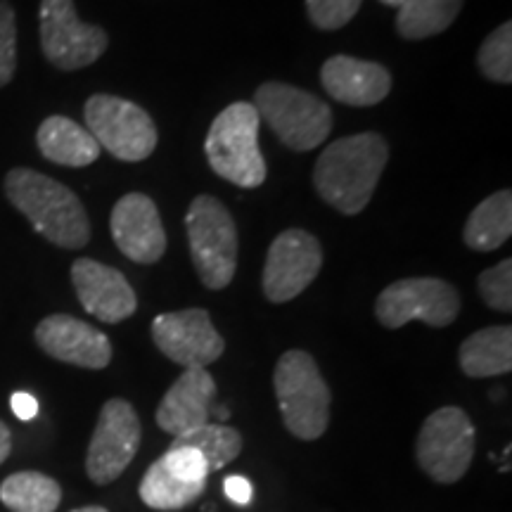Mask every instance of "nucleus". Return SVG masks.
<instances>
[{"label":"nucleus","instance_id":"1","mask_svg":"<svg viewBox=\"0 0 512 512\" xmlns=\"http://www.w3.org/2000/svg\"><path fill=\"white\" fill-rule=\"evenodd\" d=\"M387 162L389 145L380 133L366 131L339 138L318 157L313 185L330 207L356 216L368 207Z\"/></svg>","mask_w":512,"mask_h":512},{"label":"nucleus","instance_id":"2","mask_svg":"<svg viewBox=\"0 0 512 512\" xmlns=\"http://www.w3.org/2000/svg\"><path fill=\"white\" fill-rule=\"evenodd\" d=\"M5 195L36 233L53 245L81 249L91 242V221L81 200L55 178L34 169H12L5 176Z\"/></svg>","mask_w":512,"mask_h":512},{"label":"nucleus","instance_id":"3","mask_svg":"<svg viewBox=\"0 0 512 512\" xmlns=\"http://www.w3.org/2000/svg\"><path fill=\"white\" fill-rule=\"evenodd\" d=\"M273 387L287 432L316 441L328 430L332 394L318 363L302 349L285 351L273 370Z\"/></svg>","mask_w":512,"mask_h":512},{"label":"nucleus","instance_id":"4","mask_svg":"<svg viewBox=\"0 0 512 512\" xmlns=\"http://www.w3.org/2000/svg\"><path fill=\"white\" fill-rule=\"evenodd\" d=\"M204 152L214 174L228 183L240 188L264 185L268 171L259 150V112L252 102H233L211 121Z\"/></svg>","mask_w":512,"mask_h":512},{"label":"nucleus","instance_id":"5","mask_svg":"<svg viewBox=\"0 0 512 512\" xmlns=\"http://www.w3.org/2000/svg\"><path fill=\"white\" fill-rule=\"evenodd\" d=\"M185 230L202 285L223 290L233 283L238 271V228L226 204L211 195L195 197L185 214Z\"/></svg>","mask_w":512,"mask_h":512},{"label":"nucleus","instance_id":"6","mask_svg":"<svg viewBox=\"0 0 512 512\" xmlns=\"http://www.w3.org/2000/svg\"><path fill=\"white\" fill-rule=\"evenodd\" d=\"M254 107L273 128L280 143L294 152H309L323 145L332 131V110L318 95L290 83L266 81L256 88Z\"/></svg>","mask_w":512,"mask_h":512},{"label":"nucleus","instance_id":"7","mask_svg":"<svg viewBox=\"0 0 512 512\" xmlns=\"http://www.w3.org/2000/svg\"><path fill=\"white\" fill-rule=\"evenodd\" d=\"M475 425L458 406H444L422 422L415 456L420 470L439 484H456L475 458Z\"/></svg>","mask_w":512,"mask_h":512},{"label":"nucleus","instance_id":"8","mask_svg":"<svg viewBox=\"0 0 512 512\" xmlns=\"http://www.w3.org/2000/svg\"><path fill=\"white\" fill-rule=\"evenodd\" d=\"M86 128L121 162H143L157 147V126L143 107L117 95H91L83 107Z\"/></svg>","mask_w":512,"mask_h":512},{"label":"nucleus","instance_id":"9","mask_svg":"<svg viewBox=\"0 0 512 512\" xmlns=\"http://www.w3.org/2000/svg\"><path fill=\"white\" fill-rule=\"evenodd\" d=\"M460 313L456 287L439 278H403L384 287L375 302V316L384 328L399 330L411 320L446 328Z\"/></svg>","mask_w":512,"mask_h":512},{"label":"nucleus","instance_id":"10","mask_svg":"<svg viewBox=\"0 0 512 512\" xmlns=\"http://www.w3.org/2000/svg\"><path fill=\"white\" fill-rule=\"evenodd\" d=\"M41 48L62 72H76L98 62L107 50L105 29L81 22L74 0H41Z\"/></svg>","mask_w":512,"mask_h":512},{"label":"nucleus","instance_id":"11","mask_svg":"<svg viewBox=\"0 0 512 512\" xmlns=\"http://www.w3.org/2000/svg\"><path fill=\"white\" fill-rule=\"evenodd\" d=\"M143 427L136 408L124 399H110L102 406L86 456V472L91 482L105 486L121 477L136 458Z\"/></svg>","mask_w":512,"mask_h":512},{"label":"nucleus","instance_id":"12","mask_svg":"<svg viewBox=\"0 0 512 512\" xmlns=\"http://www.w3.org/2000/svg\"><path fill=\"white\" fill-rule=\"evenodd\" d=\"M323 266L320 242L302 228H290L271 242L264 264V294L268 302L285 304L309 287Z\"/></svg>","mask_w":512,"mask_h":512},{"label":"nucleus","instance_id":"13","mask_svg":"<svg viewBox=\"0 0 512 512\" xmlns=\"http://www.w3.org/2000/svg\"><path fill=\"white\" fill-rule=\"evenodd\" d=\"M152 339L169 361L185 370L207 368L209 363L219 361L226 349L209 311L204 309L162 313L152 320Z\"/></svg>","mask_w":512,"mask_h":512},{"label":"nucleus","instance_id":"14","mask_svg":"<svg viewBox=\"0 0 512 512\" xmlns=\"http://www.w3.org/2000/svg\"><path fill=\"white\" fill-rule=\"evenodd\" d=\"M114 245L136 264H155L166 252V233L157 204L143 192H128L110 216Z\"/></svg>","mask_w":512,"mask_h":512},{"label":"nucleus","instance_id":"15","mask_svg":"<svg viewBox=\"0 0 512 512\" xmlns=\"http://www.w3.org/2000/svg\"><path fill=\"white\" fill-rule=\"evenodd\" d=\"M36 344L55 361L69 363L88 370H102L112 361V344L105 332H100L86 320L67 313L43 318L36 328Z\"/></svg>","mask_w":512,"mask_h":512},{"label":"nucleus","instance_id":"16","mask_svg":"<svg viewBox=\"0 0 512 512\" xmlns=\"http://www.w3.org/2000/svg\"><path fill=\"white\" fill-rule=\"evenodd\" d=\"M72 283L83 309L102 323H121L138 309V297L124 273L95 259L74 261Z\"/></svg>","mask_w":512,"mask_h":512},{"label":"nucleus","instance_id":"17","mask_svg":"<svg viewBox=\"0 0 512 512\" xmlns=\"http://www.w3.org/2000/svg\"><path fill=\"white\" fill-rule=\"evenodd\" d=\"M214 396L216 382L207 368L185 370L157 406V425L174 439L207 425Z\"/></svg>","mask_w":512,"mask_h":512},{"label":"nucleus","instance_id":"18","mask_svg":"<svg viewBox=\"0 0 512 512\" xmlns=\"http://www.w3.org/2000/svg\"><path fill=\"white\" fill-rule=\"evenodd\" d=\"M320 83L332 100L351 107H373L392 91V74L377 62L335 55L320 69Z\"/></svg>","mask_w":512,"mask_h":512},{"label":"nucleus","instance_id":"19","mask_svg":"<svg viewBox=\"0 0 512 512\" xmlns=\"http://www.w3.org/2000/svg\"><path fill=\"white\" fill-rule=\"evenodd\" d=\"M36 143L41 155L48 162L72 166V169L91 166L100 157V145L91 136V131L86 126H79L72 119L60 117V114L48 117L38 126Z\"/></svg>","mask_w":512,"mask_h":512},{"label":"nucleus","instance_id":"20","mask_svg":"<svg viewBox=\"0 0 512 512\" xmlns=\"http://www.w3.org/2000/svg\"><path fill=\"white\" fill-rule=\"evenodd\" d=\"M460 370L467 377H494L512 370V328L494 325L477 330L460 344Z\"/></svg>","mask_w":512,"mask_h":512},{"label":"nucleus","instance_id":"21","mask_svg":"<svg viewBox=\"0 0 512 512\" xmlns=\"http://www.w3.org/2000/svg\"><path fill=\"white\" fill-rule=\"evenodd\" d=\"M512 235V192L501 190L472 209L465 223V245L475 252H494Z\"/></svg>","mask_w":512,"mask_h":512},{"label":"nucleus","instance_id":"22","mask_svg":"<svg viewBox=\"0 0 512 512\" xmlns=\"http://www.w3.org/2000/svg\"><path fill=\"white\" fill-rule=\"evenodd\" d=\"M465 0H406L396 12V31L406 41L437 36L456 22Z\"/></svg>","mask_w":512,"mask_h":512},{"label":"nucleus","instance_id":"23","mask_svg":"<svg viewBox=\"0 0 512 512\" xmlns=\"http://www.w3.org/2000/svg\"><path fill=\"white\" fill-rule=\"evenodd\" d=\"M0 501L10 512H55L62 486L41 472H15L0 484Z\"/></svg>","mask_w":512,"mask_h":512},{"label":"nucleus","instance_id":"24","mask_svg":"<svg viewBox=\"0 0 512 512\" xmlns=\"http://www.w3.org/2000/svg\"><path fill=\"white\" fill-rule=\"evenodd\" d=\"M204 484L207 482H183V479L176 477L174 472L166 470L162 460H155V463L147 467L143 482H140V501L152 510H183L202 496Z\"/></svg>","mask_w":512,"mask_h":512},{"label":"nucleus","instance_id":"25","mask_svg":"<svg viewBox=\"0 0 512 512\" xmlns=\"http://www.w3.org/2000/svg\"><path fill=\"white\" fill-rule=\"evenodd\" d=\"M171 446L195 448L207 460L209 472H216L240 456L242 437L233 427L219 425V422H207V425L197 427V430L183 434V437H176Z\"/></svg>","mask_w":512,"mask_h":512},{"label":"nucleus","instance_id":"26","mask_svg":"<svg viewBox=\"0 0 512 512\" xmlns=\"http://www.w3.org/2000/svg\"><path fill=\"white\" fill-rule=\"evenodd\" d=\"M479 72L494 83L512 81V24L505 22L484 38L477 53Z\"/></svg>","mask_w":512,"mask_h":512},{"label":"nucleus","instance_id":"27","mask_svg":"<svg viewBox=\"0 0 512 512\" xmlns=\"http://www.w3.org/2000/svg\"><path fill=\"white\" fill-rule=\"evenodd\" d=\"M479 297L489 309L510 313L512 311V261L505 259L489 271H484L477 280Z\"/></svg>","mask_w":512,"mask_h":512},{"label":"nucleus","instance_id":"28","mask_svg":"<svg viewBox=\"0 0 512 512\" xmlns=\"http://www.w3.org/2000/svg\"><path fill=\"white\" fill-rule=\"evenodd\" d=\"M363 0H306V15L320 31H337L347 27Z\"/></svg>","mask_w":512,"mask_h":512},{"label":"nucleus","instance_id":"29","mask_svg":"<svg viewBox=\"0 0 512 512\" xmlns=\"http://www.w3.org/2000/svg\"><path fill=\"white\" fill-rule=\"evenodd\" d=\"M17 69V17L8 0H0V88L8 86Z\"/></svg>","mask_w":512,"mask_h":512},{"label":"nucleus","instance_id":"30","mask_svg":"<svg viewBox=\"0 0 512 512\" xmlns=\"http://www.w3.org/2000/svg\"><path fill=\"white\" fill-rule=\"evenodd\" d=\"M169 472H174L176 477H181L183 482L200 484L207 482L209 477V465L202 458V453H197L190 446H169V451L159 458Z\"/></svg>","mask_w":512,"mask_h":512},{"label":"nucleus","instance_id":"31","mask_svg":"<svg viewBox=\"0 0 512 512\" xmlns=\"http://www.w3.org/2000/svg\"><path fill=\"white\" fill-rule=\"evenodd\" d=\"M223 491H226V496L230 498V501L238 503V505H249L254 498L252 482H249L247 477H240V475L228 477L226 482H223Z\"/></svg>","mask_w":512,"mask_h":512},{"label":"nucleus","instance_id":"32","mask_svg":"<svg viewBox=\"0 0 512 512\" xmlns=\"http://www.w3.org/2000/svg\"><path fill=\"white\" fill-rule=\"evenodd\" d=\"M10 406H12V413H15L19 420H34L38 415V401L27 392L12 394Z\"/></svg>","mask_w":512,"mask_h":512},{"label":"nucleus","instance_id":"33","mask_svg":"<svg viewBox=\"0 0 512 512\" xmlns=\"http://www.w3.org/2000/svg\"><path fill=\"white\" fill-rule=\"evenodd\" d=\"M12 451V434L3 420H0V465L5 463Z\"/></svg>","mask_w":512,"mask_h":512},{"label":"nucleus","instance_id":"34","mask_svg":"<svg viewBox=\"0 0 512 512\" xmlns=\"http://www.w3.org/2000/svg\"><path fill=\"white\" fill-rule=\"evenodd\" d=\"M72 512H110V510L100 508V505H86V508H79V510H72Z\"/></svg>","mask_w":512,"mask_h":512},{"label":"nucleus","instance_id":"35","mask_svg":"<svg viewBox=\"0 0 512 512\" xmlns=\"http://www.w3.org/2000/svg\"><path fill=\"white\" fill-rule=\"evenodd\" d=\"M216 415H219V418L221 420H228L230 418V413H228V408L226 406H221V408H216V411H214Z\"/></svg>","mask_w":512,"mask_h":512},{"label":"nucleus","instance_id":"36","mask_svg":"<svg viewBox=\"0 0 512 512\" xmlns=\"http://www.w3.org/2000/svg\"><path fill=\"white\" fill-rule=\"evenodd\" d=\"M380 3H384V5H392V8H396L399 10L403 3H406V0H380Z\"/></svg>","mask_w":512,"mask_h":512}]
</instances>
